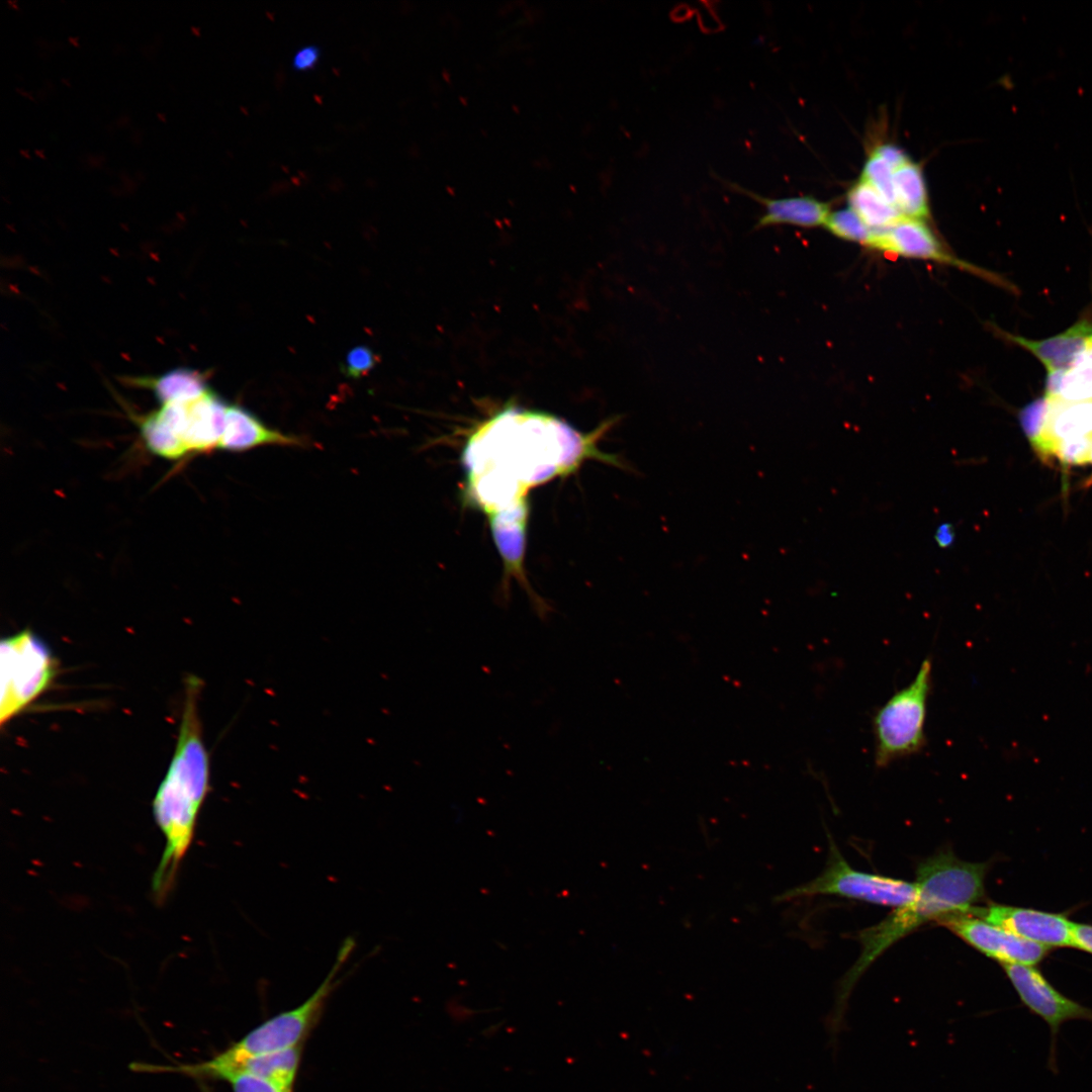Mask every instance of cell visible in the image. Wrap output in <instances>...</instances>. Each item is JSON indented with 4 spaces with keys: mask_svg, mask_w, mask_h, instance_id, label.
Returning <instances> with one entry per match:
<instances>
[{
    "mask_svg": "<svg viewBox=\"0 0 1092 1092\" xmlns=\"http://www.w3.org/2000/svg\"><path fill=\"white\" fill-rule=\"evenodd\" d=\"M376 363V356L372 350L365 346L352 349L346 358L344 372L352 378H359L372 370Z\"/></svg>",
    "mask_w": 1092,
    "mask_h": 1092,
    "instance_id": "24",
    "label": "cell"
},
{
    "mask_svg": "<svg viewBox=\"0 0 1092 1092\" xmlns=\"http://www.w3.org/2000/svg\"><path fill=\"white\" fill-rule=\"evenodd\" d=\"M847 200L848 207L872 231L886 229L903 217L893 204L861 179L849 189Z\"/></svg>",
    "mask_w": 1092,
    "mask_h": 1092,
    "instance_id": "20",
    "label": "cell"
},
{
    "mask_svg": "<svg viewBox=\"0 0 1092 1092\" xmlns=\"http://www.w3.org/2000/svg\"><path fill=\"white\" fill-rule=\"evenodd\" d=\"M932 660L927 657L915 678L896 692L875 714V761L885 767L919 752L925 745L924 725L931 690Z\"/></svg>",
    "mask_w": 1092,
    "mask_h": 1092,
    "instance_id": "4",
    "label": "cell"
},
{
    "mask_svg": "<svg viewBox=\"0 0 1092 1092\" xmlns=\"http://www.w3.org/2000/svg\"><path fill=\"white\" fill-rule=\"evenodd\" d=\"M939 923L980 952L1003 965L1034 966L1048 952V947L969 913L946 917Z\"/></svg>",
    "mask_w": 1092,
    "mask_h": 1092,
    "instance_id": "9",
    "label": "cell"
},
{
    "mask_svg": "<svg viewBox=\"0 0 1092 1092\" xmlns=\"http://www.w3.org/2000/svg\"><path fill=\"white\" fill-rule=\"evenodd\" d=\"M141 433L148 449L156 455L175 460L188 453L180 438L159 418L157 412L141 421Z\"/></svg>",
    "mask_w": 1092,
    "mask_h": 1092,
    "instance_id": "21",
    "label": "cell"
},
{
    "mask_svg": "<svg viewBox=\"0 0 1092 1092\" xmlns=\"http://www.w3.org/2000/svg\"><path fill=\"white\" fill-rule=\"evenodd\" d=\"M149 388L162 405L173 402H189L201 397L209 389L204 375L194 369L179 367L154 377L134 380Z\"/></svg>",
    "mask_w": 1092,
    "mask_h": 1092,
    "instance_id": "17",
    "label": "cell"
},
{
    "mask_svg": "<svg viewBox=\"0 0 1092 1092\" xmlns=\"http://www.w3.org/2000/svg\"><path fill=\"white\" fill-rule=\"evenodd\" d=\"M0 662V723L4 725L50 687L57 662L49 646L30 630L2 639Z\"/></svg>",
    "mask_w": 1092,
    "mask_h": 1092,
    "instance_id": "5",
    "label": "cell"
},
{
    "mask_svg": "<svg viewBox=\"0 0 1092 1092\" xmlns=\"http://www.w3.org/2000/svg\"><path fill=\"white\" fill-rule=\"evenodd\" d=\"M933 538L939 548H949L950 546H952L956 540V532L953 525L948 522L939 524L935 529Z\"/></svg>",
    "mask_w": 1092,
    "mask_h": 1092,
    "instance_id": "29",
    "label": "cell"
},
{
    "mask_svg": "<svg viewBox=\"0 0 1092 1092\" xmlns=\"http://www.w3.org/2000/svg\"><path fill=\"white\" fill-rule=\"evenodd\" d=\"M200 1087H201V1092H212L208 1086H206V1085H204L202 1083L200 1084Z\"/></svg>",
    "mask_w": 1092,
    "mask_h": 1092,
    "instance_id": "30",
    "label": "cell"
},
{
    "mask_svg": "<svg viewBox=\"0 0 1092 1092\" xmlns=\"http://www.w3.org/2000/svg\"><path fill=\"white\" fill-rule=\"evenodd\" d=\"M969 914L1048 948L1072 946L1073 922L1062 914L999 904L974 907Z\"/></svg>",
    "mask_w": 1092,
    "mask_h": 1092,
    "instance_id": "11",
    "label": "cell"
},
{
    "mask_svg": "<svg viewBox=\"0 0 1092 1092\" xmlns=\"http://www.w3.org/2000/svg\"><path fill=\"white\" fill-rule=\"evenodd\" d=\"M987 862L959 858L951 849H941L922 860L916 869L917 896L904 907L859 933L861 952L841 979L828 1019V1028L839 1032L849 996L860 976L892 944L930 922L966 914L985 894Z\"/></svg>",
    "mask_w": 1092,
    "mask_h": 1092,
    "instance_id": "1",
    "label": "cell"
},
{
    "mask_svg": "<svg viewBox=\"0 0 1092 1092\" xmlns=\"http://www.w3.org/2000/svg\"><path fill=\"white\" fill-rule=\"evenodd\" d=\"M301 446L296 437L268 428L256 416L238 404L228 405L219 449L243 452L260 446Z\"/></svg>",
    "mask_w": 1092,
    "mask_h": 1092,
    "instance_id": "14",
    "label": "cell"
},
{
    "mask_svg": "<svg viewBox=\"0 0 1092 1092\" xmlns=\"http://www.w3.org/2000/svg\"><path fill=\"white\" fill-rule=\"evenodd\" d=\"M866 247L884 254L950 265L1011 288L1001 277L948 252L922 219L903 216L886 229L873 231Z\"/></svg>",
    "mask_w": 1092,
    "mask_h": 1092,
    "instance_id": "8",
    "label": "cell"
},
{
    "mask_svg": "<svg viewBox=\"0 0 1092 1092\" xmlns=\"http://www.w3.org/2000/svg\"><path fill=\"white\" fill-rule=\"evenodd\" d=\"M1087 348L1092 350V337L1089 339V341L1087 343Z\"/></svg>",
    "mask_w": 1092,
    "mask_h": 1092,
    "instance_id": "31",
    "label": "cell"
},
{
    "mask_svg": "<svg viewBox=\"0 0 1092 1092\" xmlns=\"http://www.w3.org/2000/svg\"><path fill=\"white\" fill-rule=\"evenodd\" d=\"M299 1059L298 1045L249 1058L237 1064L221 1080L230 1074L245 1073L270 1083L282 1092H291Z\"/></svg>",
    "mask_w": 1092,
    "mask_h": 1092,
    "instance_id": "16",
    "label": "cell"
},
{
    "mask_svg": "<svg viewBox=\"0 0 1092 1092\" xmlns=\"http://www.w3.org/2000/svg\"><path fill=\"white\" fill-rule=\"evenodd\" d=\"M892 168L874 151L869 156L862 169L861 180L875 188L887 201L895 206Z\"/></svg>",
    "mask_w": 1092,
    "mask_h": 1092,
    "instance_id": "23",
    "label": "cell"
},
{
    "mask_svg": "<svg viewBox=\"0 0 1092 1092\" xmlns=\"http://www.w3.org/2000/svg\"><path fill=\"white\" fill-rule=\"evenodd\" d=\"M874 152L883 158L895 170L909 161L905 153L898 147L883 144L875 148Z\"/></svg>",
    "mask_w": 1092,
    "mask_h": 1092,
    "instance_id": "27",
    "label": "cell"
},
{
    "mask_svg": "<svg viewBox=\"0 0 1092 1092\" xmlns=\"http://www.w3.org/2000/svg\"><path fill=\"white\" fill-rule=\"evenodd\" d=\"M1003 969L1021 1001L1049 1024L1054 1036L1068 1020L1092 1021V1009L1061 994L1033 966L1005 964Z\"/></svg>",
    "mask_w": 1092,
    "mask_h": 1092,
    "instance_id": "10",
    "label": "cell"
},
{
    "mask_svg": "<svg viewBox=\"0 0 1092 1092\" xmlns=\"http://www.w3.org/2000/svg\"><path fill=\"white\" fill-rule=\"evenodd\" d=\"M725 184L734 191L744 194L757 201L763 206L764 211L757 218L753 229L788 224L800 228H816L824 225L830 213L829 204L816 199L813 196H793L783 198H770L761 196L736 183L726 181Z\"/></svg>",
    "mask_w": 1092,
    "mask_h": 1092,
    "instance_id": "12",
    "label": "cell"
},
{
    "mask_svg": "<svg viewBox=\"0 0 1092 1092\" xmlns=\"http://www.w3.org/2000/svg\"><path fill=\"white\" fill-rule=\"evenodd\" d=\"M825 870L813 881L794 889L789 898L834 895L872 904L900 908L917 896L916 883L860 872L851 868L832 839Z\"/></svg>",
    "mask_w": 1092,
    "mask_h": 1092,
    "instance_id": "6",
    "label": "cell"
},
{
    "mask_svg": "<svg viewBox=\"0 0 1092 1092\" xmlns=\"http://www.w3.org/2000/svg\"><path fill=\"white\" fill-rule=\"evenodd\" d=\"M322 57V50L318 46L308 43L299 47L291 57V68L295 72H308L315 68Z\"/></svg>",
    "mask_w": 1092,
    "mask_h": 1092,
    "instance_id": "26",
    "label": "cell"
},
{
    "mask_svg": "<svg viewBox=\"0 0 1092 1092\" xmlns=\"http://www.w3.org/2000/svg\"><path fill=\"white\" fill-rule=\"evenodd\" d=\"M1044 395L1065 401L1092 400V350H1086L1067 370L1048 374Z\"/></svg>",
    "mask_w": 1092,
    "mask_h": 1092,
    "instance_id": "19",
    "label": "cell"
},
{
    "mask_svg": "<svg viewBox=\"0 0 1092 1092\" xmlns=\"http://www.w3.org/2000/svg\"><path fill=\"white\" fill-rule=\"evenodd\" d=\"M895 207L909 218L926 219L929 205L926 186L920 167L910 160L893 175Z\"/></svg>",
    "mask_w": 1092,
    "mask_h": 1092,
    "instance_id": "18",
    "label": "cell"
},
{
    "mask_svg": "<svg viewBox=\"0 0 1092 1092\" xmlns=\"http://www.w3.org/2000/svg\"><path fill=\"white\" fill-rule=\"evenodd\" d=\"M201 688L200 678L187 677L176 747L153 801L154 818L165 838L164 851L153 878V892L161 902L175 884L178 868L192 842L199 811L209 792V754L198 710Z\"/></svg>",
    "mask_w": 1092,
    "mask_h": 1092,
    "instance_id": "2",
    "label": "cell"
},
{
    "mask_svg": "<svg viewBox=\"0 0 1092 1092\" xmlns=\"http://www.w3.org/2000/svg\"><path fill=\"white\" fill-rule=\"evenodd\" d=\"M183 443L187 452H207L217 448L222 437L228 404L208 390L187 403Z\"/></svg>",
    "mask_w": 1092,
    "mask_h": 1092,
    "instance_id": "15",
    "label": "cell"
},
{
    "mask_svg": "<svg viewBox=\"0 0 1092 1092\" xmlns=\"http://www.w3.org/2000/svg\"><path fill=\"white\" fill-rule=\"evenodd\" d=\"M1072 946L1092 953V925L1072 923Z\"/></svg>",
    "mask_w": 1092,
    "mask_h": 1092,
    "instance_id": "28",
    "label": "cell"
},
{
    "mask_svg": "<svg viewBox=\"0 0 1092 1092\" xmlns=\"http://www.w3.org/2000/svg\"><path fill=\"white\" fill-rule=\"evenodd\" d=\"M228 1081L234 1092H282L270 1083L245 1073L228 1075Z\"/></svg>",
    "mask_w": 1092,
    "mask_h": 1092,
    "instance_id": "25",
    "label": "cell"
},
{
    "mask_svg": "<svg viewBox=\"0 0 1092 1092\" xmlns=\"http://www.w3.org/2000/svg\"><path fill=\"white\" fill-rule=\"evenodd\" d=\"M824 226L835 237L867 246L873 231L848 208L829 213Z\"/></svg>",
    "mask_w": 1092,
    "mask_h": 1092,
    "instance_id": "22",
    "label": "cell"
},
{
    "mask_svg": "<svg viewBox=\"0 0 1092 1092\" xmlns=\"http://www.w3.org/2000/svg\"><path fill=\"white\" fill-rule=\"evenodd\" d=\"M354 948L348 938L339 949L335 965L316 991L302 1004L266 1020L242 1039L210 1060L195 1064L156 1065L157 1073H178L203 1079H221L242 1061L297 1046L321 1014L330 994L339 983L338 974Z\"/></svg>",
    "mask_w": 1092,
    "mask_h": 1092,
    "instance_id": "3",
    "label": "cell"
},
{
    "mask_svg": "<svg viewBox=\"0 0 1092 1092\" xmlns=\"http://www.w3.org/2000/svg\"><path fill=\"white\" fill-rule=\"evenodd\" d=\"M998 332L1036 357L1050 374L1069 369L1083 354L1092 337V321L1083 317L1065 332L1042 340Z\"/></svg>",
    "mask_w": 1092,
    "mask_h": 1092,
    "instance_id": "13",
    "label": "cell"
},
{
    "mask_svg": "<svg viewBox=\"0 0 1092 1092\" xmlns=\"http://www.w3.org/2000/svg\"><path fill=\"white\" fill-rule=\"evenodd\" d=\"M1045 398V422L1039 436L1031 442L1036 452L1054 456L1064 464H1091L1092 400Z\"/></svg>",
    "mask_w": 1092,
    "mask_h": 1092,
    "instance_id": "7",
    "label": "cell"
}]
</instances>
